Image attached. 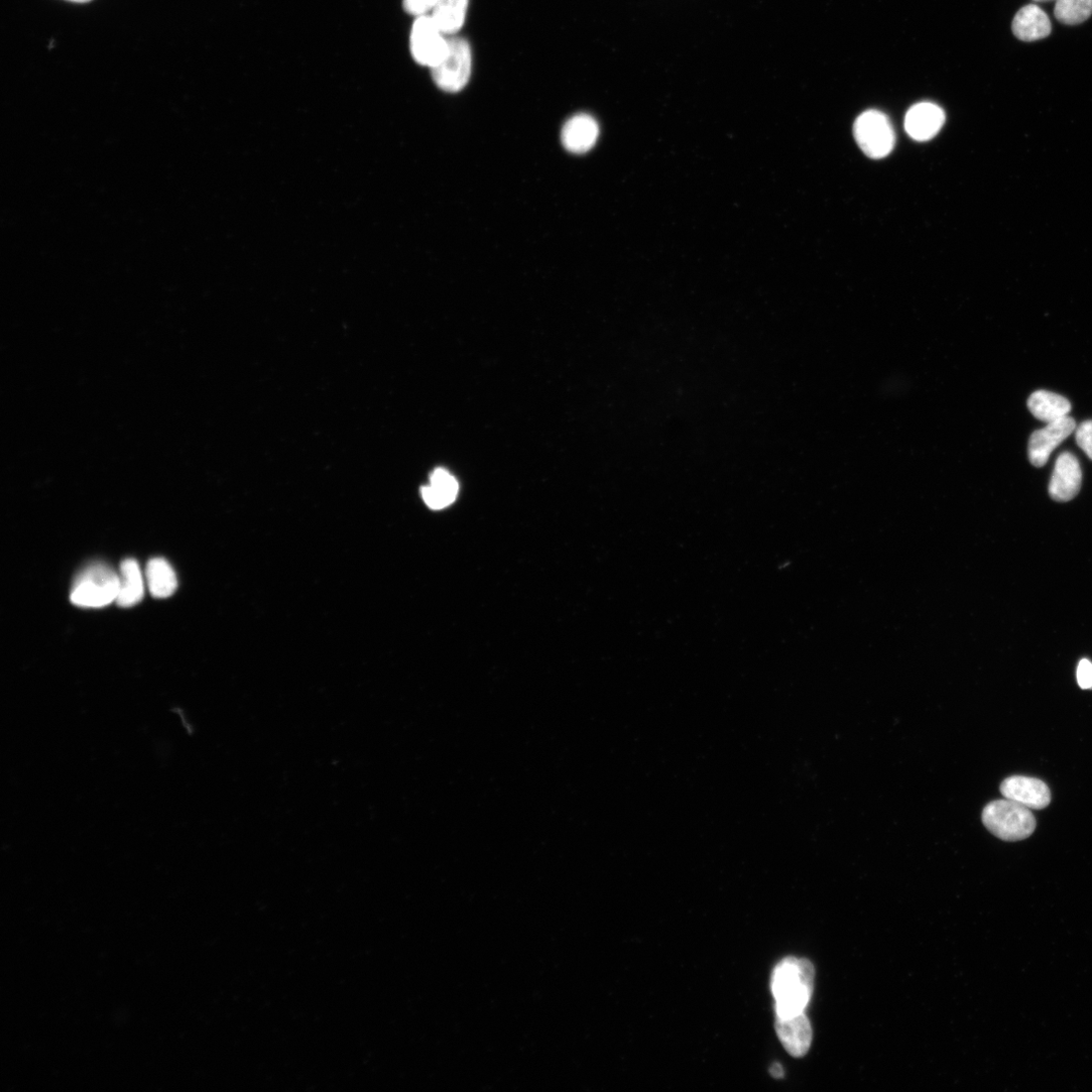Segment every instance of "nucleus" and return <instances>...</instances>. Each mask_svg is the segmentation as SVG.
<instances>
[{"label":"nucleus","mask_w":1092,"mask_h":1092,"mask_svg":"<svg viewBox=\"0 0 1092 1092\" xmlns=\"http://www.w3.org/2000/svg\"><path fill=\"white\" fill-rule=\"evenodd\" d=\"M770 1073L774 1078L780 1079L784 1077V1069L779 1063H774L771 1066Z\"/></svg>","instance_id":"nucleus-23"},{"label":"nucleus","mask_w":1092,"mask_h":1092,"mask_svg":"<svg viewBox=\"0 0 1092 1092\" xmlns=\"http://www.w3.org/2000/svg\"><path fill=\"white\" fill-rule=\"evenodd\" d=\"M410 49L414 60L430 69L438 65L448 49V38L430 15L417 17L411 31Z\"/></svg>","instance_id":"nucleus-6"},{"label":"nucleus","mask_w":1092,"mask_h":1092,"mask_svg":"<svg viewBox=\"0 0 1092 1092\" xmlns=\"http://www.w3.org/2000/svg\"><path fill=\"white\" fill-rule=\"evenodd\" d=\"M854 136L862 151L872 159L886 157L895 145V133L889 118L875 109L863 112L856 119Z\"/></svg>","instance_id":"nucleus-5"},{"label":"nucleus","mask_w":1092,"mask_h":1092,"mask_svg":"<svg viewBox=\"0 0 1092 1092\" xmlns=\"http://www.w3.org/2000/svg\"><path fill=\"white\" fill-rule=\"evenodd\" d=\"M983 822L994 835L1007 841L1028 838L1036 829L1031 810L1007 798L988 804L983 812Z\"/></svg>","instance_id":"nucleus-2"},{"label":"nucleus","mask_w":1092,"mask_h":1092,"mask_svg":"<svg viewBox=\"0 0 1092 1092\" xmlns=\"http://www.w3.org/2000/svg\"><path fill=\"white\" fill-rule=\"evenodd\" d=\"M1075 439L1078 446L1092 460V420L1082 422L1075 429Z\"/></svg>","instance_id":"nucleus-20"},{"label":"nucleus","mask_w":1092,"mask_h":1092,"mask_svg":"<svg viewBox=\"0 0 1092 1092\" xmlns=\"http://www.w3.org/2000/svg\"><path fill=\"white\" fill-rule=\"evenodd\" d=\"M472 68L471 49L460 37L448 38V49L441 62L431 69L435 84L445 92L462 90L469 81Z\"/></svg>","instance_id":"nucleus-4"},{"label":"nucleus","mask_w":1092,"mask_h":1092,"mask_svg":"<svg viewBox=\"0 0 1092 1092\" xmlns=\"http://www.w3.org/2000/svg\"><path fill=\"white\" fill-rule=\"evenodd\" d=\"M1076 429L1073 418L1067 416L1048 423L1043 429L1035 431L1029 441V458L1033 465L1044 466L1052 451L1067 439Z\"/></svg>","instance_id":"nucleus-7"},{"label":"nucleus","mask_w":1092,"mask_h":1092,"mask_svg":"<svg viewBox=\"0 0 1092 1092\" xmlns=\"http://www.w3.org/2000/svg\"><path fill=\"white\" fill-rule=\"evenodd\" d=\"M599 137L596 119L587 113H579L567 120L562 130V143L571 153L584 154L590 151Z\"/></svg>","instance_id":"nucleus-12"},{"label":"nucleus","mask_w":1092,"mask_h":1092,"mask_svg":"<svg viewBox=\"0 0 1092 1092\" xmlns=\"http://www.w3.org/2000/svg\"><path fill=\"white\" fill-rule=\"evenodd\" d=\"M1012 29L1014 35L1021 41L1034 42L1050 36L1052 25L1048 15L1041 8L1028 5L1017 13Z\"/></svg>","instance_id":"nucleus-13"},{"label":"nucleus","mask_w":1092,"mask_h":1092,"mask_svg":"<svg viewBox=\"0 0 1092 1092\" xmlns=\"http://www.w3.org/2000/svg\"><path fill=\"white\" fill-rule=\"evenodd\" d=\"M149 591L155 598L170 597L177 589V578L169 563L162 558L149 561L146 569Z\"/></svg>","instance_id":"nucleus-18"},{"label":"nucleus","mask_w":1092,"mask_h":1092,"mask_svg":"<svg viewBox=\"0 0 1092 1092\" xmlns=\"http://www.w3.org/2000/svg\"><path fill=\"white\" fill-rule=\"evenodd\" d=\"M1076 678L1081 689L1092 688V663L1090 661L1083 659L1079 662Z\"/></svg>","instance_id":"nucleus-22"},{"label":"nucleus","mask_w":1092,"mask_h":1092,"mask_svg":"<svg viewBox=\"0 0 1092 1092\" xmlns=\"http://www.w3.org/2000/svg\"><path fill=\"white\" fill-rule=\"evenodd\" d=\"M469 0H437L430 16L446 36L456 34L465 23Z\"/></svg>","instance_id":"nucleus-16"},{"label":"nucleus","mask_w":1092,"mask_h":1092,"mask_svg":"<svg viewBox=\"0 0 1092 1092\" xmlns=\"http://www.w3.org/2000/svg\"><path fill=\"white\" fill-rule=\"evenodd\" d=\"M118 591L119 575L104 564L96 563L78 575L70 600L85 609H100L115 601Z\"/></svg>","instance_id":"nucleus-3"},{"label":"nucleus","mask_w":1092,"mask_h":1092,"mask_svg":"<svg viewBox=\"0 0 1092 1092\" xmlns=\"http://www.w3.org/2000/svg\"><path fill=\"white\" fill-rule=\"evenodd\" d=\"M436 3L437 0H403L404 10L416 18L431 14Z\"/></svg>","instance_id":"nucleus-21"},{"label":"nucleus","mask_w":1092,"mask_h":1092,"mask_svg":"<svg viewBox=\"0 0 1092 1092\" xmlns=\"http://www.w3.org/2000/svg\"><path fill=\"white\" fill-rule=\"evenodd\" d=\"M1036 3L1051 2V0H1034Z\"/></svg>","instance_id":"nucleus-25"},{"label":"nucleus","mask_w":1092,"mask_h":1092,"mask_svg":"<svg viewBox=\"0 0 1092 1092\" xmlns=\"http://www.w3.org/2000/svg\"><path fill=\"white\" fill-rule=\"evenodd\" d=\"M1054 15L1064 25L1082 24L1092 16V0H1056Z\"/></svg>","instance_id":"nucleus-19"},{"label":"nucleus","mask_w":1092,"mask_h":1092,"mask_svg":"<svg viewBox=\"0 0 1092 1092\" xmlns=\"http://www.w3.org/2000/svg\"><path fill=\"white\" fill-rule=\"evenodd\" d=\"M68 2L83 4L90 2V0H68Z\"/></svg>","instance_id":"nucleus-24"},{"label":"nucleus","mask_w":1092,"mask_h":1092,"mask_svg":"<svg viewBox=\"0 0 1092 1092\" xmlns=\"http://www.w3.org/2000/svg\"><path fill=\"white\" fill-rule=\"evenodd\" d=\"M1028 407L1037 419L1047 424L1067 417L1071 411V404L1066 398L1047 391L1032 394Z\"/></svg>","instance_id":"nucleus-17"},{"label":"nucleus","mask_w":1092,"mask_h":1092,"mask_svg":"<svg viewBox=\"0 0 1092 1092\" xmlns=\"http://www.w3.org/2000/svg\"><path fill=\"white\" fill-rule=\"evenodd\" d=\"M1082 470L1080 463L1071 452L1061 453L1055 463L1049 484V494L1057 502L1074 499L1081 488Z\"/></svg>","instance_id":"nucleus-8"},{"label":"nucleus","mask_w":1092,"mask_h":1092,"mask_svg":"<svg viewBox=\"0 0 1092 1092\" xmlns=\"http://www.w3.org/2000/svg\"><path fill=\"white\" fill-rule=\"evenodd\" d=\"M945 119V112L939 105L921 102L907 111L904 126L913 139L925 142L933 139L940 132Z\"/></svg>","instance_id":"nucleus-10"},{"label":"nucleus","mask_w":1092,"mask_h":1092,"mask_svg":"<svg viewBox=\"0 0 1092 1092\" xmlns=\"http://www.w3.org/2000/svg\"><path fill=\"white\" fill-rule=\"evenodd\" d=\"M458 493L456 479L445 469L437 468L431 474L430 485L422 489L425 503L434 510L452 504Z\"/></svg>","instance_id":"nucleus-15"},{"label":"nucleus","mask_w":1092,"mask_h":1092,"mask_svg":"<svg viewBox=\"0 0 1092 1092\" xmlns=\"http://www.w3.org/2000/svg\"><path fill=\"white\" fill-rule=\"evenodd\" d=\"M814 977V967L807 959L788 957L775 967L771 990L776 1017L788 1018L805 1012L813 994Z\"/></svg>","instance_id":"nucleus-1"},{"label":"nucleus","mask_w":1092,"mask_h":1092,"mask_svg":"<svg viewBox=\"0 0 1092 1092\" xmlns=\"http://www.w3.org/2000/svg\"><path fill=\"white\" fill-rule=\"evenodd\" d=\"M144 597V582L138 563L127 559L119 568V591L115 600L119 607H133Z\"/></svg>","instance_id":"nucleus-14"},{"label":"nucleus","mask_w":1092,"mask_h":1092,"mask_svg":"<svg viewBox=\"0 0 1092 1092\" xmlns=\"http://www.w3.org/2000/svg\"><path fill=\"white\" fill-rule=\"evenodd\" d=\"M1001 792L1005 798L1029 809H1043L1051 801L1049 787L1043 781L1031 777H1010L1003 782Z\"/></svg>","instance_id":"nucleus-9"},{"label":"nucleus","mask_w":1092,"mask_h":1092,"mask_svg":"<svg viewBox=\"0 0 1092 1092\" xmlns=\"http://www.w3.org/2000/svg\"><path fill=\"white\" fill-rule=\"evenodd\" d=\"M775 1029L788 1054L795 1058L807 1054L812 1042V1028L805 1013L788 1018L776 1017Z\"/></svg>","instance_id":"nucleus-11"}]
</instances>
